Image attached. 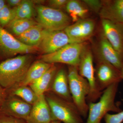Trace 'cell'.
Masks as SVG:
<instances>
[{
	"label": "cell",
	"instance_id": "obj_27",
	"mask_svg": "<svg viewBox=\"0 0 123 123\" xmlns=\"http://www.w3.org/2000/svg\"><path fill=\"white\" fill-rule=\"evenodd\" d=\"M104 119L105 123H122L123 122V111L115 114L107 113Z\"/></svg>",
	"mask_w": 123,
	"mask_h": 123
},
{
	"label": "cell",
	"instance_id": "obj_10",
	"mask_svg": "<svg viewBox=\"0 0 123 123\" xmlns=\"http://www.w3.org/2000/svg\"><path fill=\"white\" fill-rule=\"evenodd\" d=\"M72 43L64 31H49L44 29L42 40L38 48L44 55L53 53Z\"/></svg>",
	"mask_w": 123,
	"mask_h": 123
},
{
	"label": "cell",
	"instance_id": "obj_21",
	"mask_svg": "<svg viewBox=\"0 0 123 123\" xmlns=\"http://www.w3.org/2000/svg\"><path fill=\"white\" fill-rule=\"evenodd\" d=\"M65 8L71 20L75 23L85 18L89 12L84 4L77 0H68Z\"/></svg>",
	"mask_w": 123,
	"mask_h": 123
},
{
	"label": "cell",
	"instance_id": "obj_19",
	"mask_svg": "<svg viewBox=\"0 0 123 123\" xmlns=\"http://www.w3.org/2000/svg\"><path fill=\"white\" fill-rule=\"evenodd\" d=\"M52 64L42 61L35 62L29 68L25 78L19 86L30 85L41 77Z\"/></svg>",
	"mask_w": 123,
	"mask_h": 123
},
{
	"label": "cell",
	"instance_id": "obj_22",
	"mask_svg": "<svg viewBox=\"0 0 123 123\" xmlns=\"http://www.w3.org/2000/svg\"><path fill=\"white\" fill-rule=\"evenodd\" d=\"M6 90L9 92V95L19 97L31 105L35 103L38 98L33 90L27 86H15Z\"/></svg>",
	"mask_w": 123,
	"mask_h": 123
},
{
	"label": "cell",
	"instance_id": "obj_29",
	"mask_svg": "<svg viewBox=\"0 0 123 123\" xmlns=\"http://www.w3.org/2000/svg\"><path fill=\"white\" fill-rule=\"evenodd\" d=\"M68 0H51L48 1L50 7L59 10L66 8L68 2Z\"/></svg>",
	"mask_w": 123,
	"mask_h": 123
},
{
	"label": "cell",
	"instance_id": "obj_14",
	"mask_svg": "<svg viewBox=\"0 0 123 123\" xmlns=\"http://www.w3.org/2000/svg\"><path fill=\"white\" fill-rule=\"evenodd\" d=\"M54 120L50 109L44 95L39 96L32 105L30 115L25 120L27 123H50Z\"/></svg>",
	"mask_w": 123,
	"mask_h": 123
},
{
	"label": "cell",
	"instance_id": "obj_24",
	"mask_svg": "<svg viewBox=\"0 0 123 123\" xmlns=\"http://www.w3.org/2000/svg\"><path fill=\"white\" fill-rule=\"evenodd\" d=\"M34 4L33 0H23L22 2L18 6L14 8V19L32 18L34 12Z\"/></svg>",
	"mask_w": 123,
	"mask_h": 123
},
{
	"label": "cell",
	"instance_id": "obj_30",
	"mask_svg": "<svg viewBox=\"0 0 123 123\" xmlns=\"http://www.w3.org/2000/svg\"><path fill=\"white\" fill-rule=\"evenodd\" d=\"M7 95L6 90L0 85V108Z\"/></svg>",
	"mask_w": 123,
	"mask_h": 123
},
{
	"label": "cell",
	"instance_id": "obj_20",
	"mask_svg": "<svg viewBox=\"0 0 123 123\" xmlns=\"http://www.w3.org/2000/svg\"><path fill=\"white\" fill-rule=\"evenodd\" d=\"M44 29L38 24L17 37L19 41L28 46L38 48L41 42Z\"/></svg>",
	"mask_w": 123,
	"mask_h": 123
},
{
	"label": "cell",
	"instance_id": "obj_6",
	"mask_svg": "<svg viewBox=\"0 0 123 123\" xmlns=\"http://www.w3.org/2000/svg\"><path fill=\"white\" fill-rule=\"evenodd\" d=\"M86 46L85 42L69 43L53 53L43 55L41 61L50 64L60 63L78 68L81 55Z\"/></svg>",
	"mask_w": 123,
	"mask_h": 123
},
{
	"label": "cell",
	"instance_id": "obj_4",
	"mask_svg": "<svg viewBox=\"0 0 123 123\" xmlns=\"http://www.w3.org/2000/svg\"><path fill=\"white\" fill-rule=\"evenodd\" d=\"M54 120L63 123H83L82 116L72 102L57 95L46 97Z\"/></svg>",
	"mask_w": 123,
	"mask_h": 123
},
{
	"label": "cell",
	"instance_id": "obj_18",
	"mask_svg": "<svg viewBox=\"0 0 123 123\" xmlns=\"http://www.w3.org/2000/svg\"><path fill=\"white\" fill-rule=\"evenodd\" d=\"M57 71V66L53 64L41 77L30 85V88L38 97L44 94L48 90Z\"/></svg>",
	"mask_w": 123,
	"mask_h": 123
},
{
	"label": "cell",
	"instance_id": "obj_3",
	"mask_svg": "<svg viewBox=\"0 0 123 123\" xmlns=\"http://www.w3.org/2000/svg\"><path fill=\"white\" fill-rule=\"evenodd\" d=\"M119 83H115L104 91L99 101L89 103L88 118L86 123H101L110 111L119 112L122 110L115 102Z\"/></svg>",
	"mask_w": 123,
	"mask_h": 123
},
{
	"label": "cell",
	"instance_id": "obj_1",
	"mask_svg": "<svg viewBox=\"0 0 123 123\" xmlns=\"http://www.w3.org/2000/svg\"><path fill=\"white\" fill-rule=\"evenodd\" d=\"M30 55L18 56L0 63V85L6 90L19 85L24 80L31 65Z\"/></svg>",
	"mask_w": 123,
	"mask_h": 123
},
{
	"label": "cell",
	"instance_id": "obj_5",
	"mask_svg": "<svg viewBox=\"0 0 123 123\" xmlns=\"http://www.w3.org/2000/svg\"><path fill=\"white\" fill-rule=\"evenodd\" d=\"M38 24L49 31H63L70 25L69 16L61 10L43 5L36 7Z\"/></svg>",
	"mask_w": 123,
	"mask_h": 123
},
{
	"label": "cell",
	"instance_id": "obj_25",
	"mask_svg": "<svg viewBox=\"0 0 123 123\" xmlns=\"http://www.w3.org/2000/svg\"><path fill=\"white\" fill-rule=\"evenodd\" d=\"M15 18L14 8H11L6 5L0 11V26L4 28Z\"/></svg>",
	"mask_w": 123,
	"mask_h": 123
},
{
	"label": "cell",
	"instance_id": "obj_2",
	"mask_svg": "<svg viewBox=\"0 0 123 123\" xmlns=\"http://www.w3.org/2000/svg\"><path fill=\"white\" fill-rule=\"evenodd\" d=\"M68 76L73 102L81 116L86 118L89 110L86 100L90 90L89 85L87 80L79 74L77 67L69 66Z\"/></svg>",
	"mask_w": 123,
	"mask_h": 123
},
{
	"label": "cell",
	"instance_id": "obj_9",
	"mask_svg": "<svg viewBox=\"0 0 123 123\" xmlns=\"http://www.w3.org/2000/svg\"><path fill=\"white\" fill-rule=\"evenodd\" d=\"M97 59L95 68V79L98 90L103 92L112 84L119 83L123 79L120 70L107 62Z\"/></svg>",
	"mask_w": 123,
	"mask_h": 123
},
{
	"label": "cell",
	"instance_id": "obj_12",
	"mask_svg": "<svg viewBox=\"0 0 123 123\" xmlns=\"http://www.w3.org/2000/svg\"><path fill=\"white\" fill-rule=\"evenodd\" d=\"M32 106L15 96L7 94L0 108V113L25 120Z\"/></svg>",
	"mask_w": 123,
	"mask_h": 123
},
{
	"label": "cell",
	"instance_id": "obj_17",
	"mask_svg": "<svg viewBox=\"0 0 123 123\" xmlns=\"http://www.w3.org/2000/svg\"><path fill=\"white\" fill-rule=\"evenodd\" d=\"M52 88L58 97L73 102L69 90L68 73L63 69L57 71L52 82Z\"/></svg>",
	"mask_w": 123,
	"mask_h": 123
},
{
	"label": "cell",
	"instance_id": "obj_11",
	"mask_svg": "<svg viewBox=\"0 0 123 123\" xmlns=\"http://www.w3.org/2000/svg\"><path fill=\"white\" fill-rule=\"evenodd\" d=\"M95 23L90 19H81L70 25L64 30L71 43H82L92 36Z\"/></svg>",
	"mask_w": 123,
	"mask_h": 123
},
{
	"label": "cell",
	"instance_id": "obj_15",
	"mask_svg": "<svg viewBox=\"0 0 123 123\" xmlns=\"http://www.w3.org/2000/svg\"><path fill=\"white\" fill-rule=\"evenodd\" d=\"M98 44V59L107 62L121 70L123 67V57L117 52L104 34Z\"/></svg>",
	"mask_w": 123,
	"mask_h": 123
},
{
	"label": "cell",
	"instance_id": "obj_13",
	"mask_svg": "<svg viewBox=\"0 0 123 123\" xmlns=\"http://www.w3.org/2000/svg\"><path fill=\"white\" fill-rule=\"evenodd\" d=\"M102 25L104 35L123 57V24L102 19Z\"/></svg>",
	"mask_w": 123,
	"mask_h": 123
},
{
	"label": "cell",
	"instance_id": "obj_26",
	"mask_svg": "<svg viewBox=\"0 0 123 123\" xmlns=\"http://www.w3.org/2000/svg\"><path fill=\"white\" fill-rule=\"evenodd\" d=\"M82 2L92 11L98 13L103 5V1L98 0H84Z\"/></svg>",
	"mask_w": 123,
	"mask_h": 123
},
{
	"label": "cell",
	"instance_id": "obj_28",
	"mask_svg": "<svg viewBox=\"0 0 123 123\" xmlns=\"http://www.w3.org/2000/svg\"><path fill=\"white\" fill-rule=\"evenodd\" d=\"M0 123H27L21 119L17 118L0 113Z\"/></svg>",
	"mask_w": 123,
	"mask_h": 123
},
{
	"label": "cell",
	"instance_id": "obj_8",
	"mask_svg": "<svg viewBox=\"0 0 123 123\" xmlns=\"http://www.w3.org/2000/svg\"><path fill=\"white\" fill-rule=\"evenodd\" d=\"M37 48L24 44L0 26V53L3 56L11 57L18 54L33 53Z\"/></svg>",
	"mask_w": 123,
	"mask_h": 123
},
{
	"label": "cell",
	"instance_id": "obj_16",
	"mask_svg": "<svg viewBox=\"0 0 123 123\" xmlns=\"http://www.w3.org/2000/svg\"><path fill=\"white\" fill-rule=\"evenodd\" d=\"M98 14L102 19L123 24V0L103 1Z\"/></svg>",
	"mask_w": 123,
	"mask_h": 123
},
{
	"label": "cell",
	"instance_id": "obj_33",
	"mask_svg": "<svg viewBox=\"0 0 123 123\" xmlns=\"http://www.w3.org/2000/svg\"><path fill=\"white\" fill-rule=\"evenodd\" d=\"M61 123L60 122V121L55 120V121H52V122H51V123Z\"/></svg>",
	"mask_w": 123,
	"mask_h": 123
},
{
	"label": "cell",
	"instance_id": "obj_23",
	"mask_svg": "<svg viewBox=\"0 0 123 123\" xmlns=\"http://www.w3.org/2000/svg\"><path fill=\"white\" fill-rule=\"evenodd\" d=\"M38 23L32 18L14 19L7 26L9 30L17 37Z\"/></svg>",
	"mask_w": 123,
	"mask_h": 123
},
{
	"label": "cell",
	"instance_id": "obj_32",
	"mask_svg": "<svg viewBox=\"0 0 123 123\" xmlns=\"http://www.w3.org/2000/svg\"><path fill=\"white\" fill-rule=\"evenodd\" d=\"M5 1L4 0H0V11L5 5Z\"/></svg>",
	"mask_w": 123,
	"mask_h": 123
},
{
	"label": "cell",
	"instance_id": "obj_31",
	"mask_svg": "<svg viewBox=\"0 0 123 123\" xmlns=\"http://www.w3.org/2000/svg\"><path fill=\"white\" fill-rule=\"evenodd\" d=\"M22 1L23 0H8L7 2L10 6L15 8L18 6Z\"/></svg>",
	"mask_w": 123,
	"mask_h": 123
},
{
	"label": "cell",
	"instance_id": "obj_7",
	"mask_svg": "<svg viewBox=\"0 0 123 123\" xmlns=\"http://www.w3.org/2000/svg\"><path fill=\"white\" fill-rule=\"evenodd\" d=\"M78 68L79 74L87 80L89 85L90 90L86 100L89 103L95 102L100 98L103 92L99 91L97 86L93 55L86 46L81 55Z\"/></svg>",
	"mask_w": 123,
	"mask_h": 123
}]
</instances>
